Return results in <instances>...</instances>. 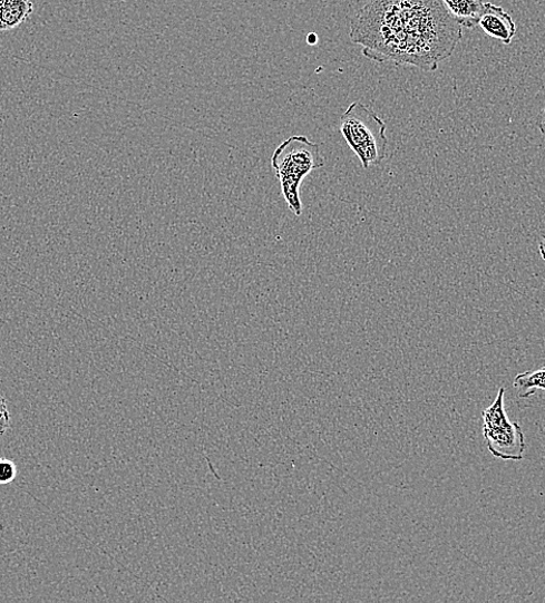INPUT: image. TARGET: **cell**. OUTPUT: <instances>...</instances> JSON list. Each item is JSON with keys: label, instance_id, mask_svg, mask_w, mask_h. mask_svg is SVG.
<instances>
[{"label": "cell", "instance_id": "2", "mask_svg": "<svg viewBox=\"0 0 545 603\" xmlns=\"http://www.w3.org/2000/svg\"><path fill=\"white\" fill-rule=\"evenodd\" d=\"M324 158L319 143L305 136H292L275 149L272 167L281 185L286 205L296 215L303 213L300 187L312 171L322 168Z\"/></svg>", "mask_w": 545, "mask_h": 603}, {"label": "cell", "instance_id": "10", "mask_svg": "<svg viewBox=\"0 0 545 603\" xmlns=\"http://www.w3.org/2000/svg\"><path fill=\"white\" fill-rule=\"evenodd\" d=\"M11 427V414L8 406V400L0 395V438H2Z\"/></svg>", "mask_w": 545, "mask_h": 603}, {"label": "cell", "instance_id": "9", "mask_svg": "<svg viewBox=\"0 0 545 603\" xmlns=\"http://www.w3.org/2000/svg\"><path fill=\"white\" fill-rule=\"evenodd\" d=\"M17 475V465L11 459L0 457V484H11Z\"/></svg>", "mask_w": 545, "mask_h": 603}, {"label": "cell", "instance_id": "12", "mask_svg": "<svg viewBox=\"0 0 545 603\" xmlns=\"http://www.w3.org/2000/svg\"><path fill=\"white\" fill-rule=\"evenodd\" d=\"M538 252L542 256V260L545 262V236H543L539 245H538Z\"/></svg>", "mask_w": 545, "mask_h": 603}, {"label": "cell", "instance_id": "1", "mask_svg": "<svg viewBox=\"0 0 545 603\" xmlns=\"http://www.w3.org/2000/svg\"><path fill=\"white\" fill-rule=\"evenodd\" d=\"M463 36L442 0H367L350 33L367 59L428 72L438 70Z\"/></svg>", "mask_w": 545, "mask_h": 603}, {"label": "cell", "instance_id": "8", "mask_svg": "<svg viewBox=\"0 0 545 603\" xmlns=\"http://www.w3.org/2000/svg\"><path fill=\"white\" fill-rule=\"evenodd\" d=\"M513 387L518 390V396L523 399L529 398L537 390L545 391V367L520 372L515 377Z\"/></svg>", "mask_w": 545, "mask_h": 603}, {"label": "cell", "instance_id": "4", "mask_svg": "<svg viewBox=\"0 0 545 603\" xmlns=\"http://www.w3.org/2000/svg\"><path fill=\"white\" fill-rule=\"evenodd\" d=\"M505 388H500L494 405L483 412V436L487 449L504 461H523L527 449L519 422L510 421L505 409Z\"/></svg>", "mask_w": 545, "mask_h": 603}, {"label": "cell", "instance_id": "7", "mask_svg": "<svg viewBox=\"0 0 545 603\" xmlns=\"http://www.w3.org/2000/svg\"><path fill=\"white\" fill-rule=\"evenodd\" d=\"M450 16L463 27L473 30L485 9L484 0H442Z\"/></svg>", "mask_w": 545, "mask_h": 603}, {"label": "cell", "instance_id": "13", "mask_svg": "<svg viewBox=\"0 0 545 603\" xmlns=\"http://www.w3.org/2000/svg\"><path fill=\"white\" fill-rule=\"evenodd\" d=\"M318 40H319L318 36H315V35H309L308 39H306L308 43H310V45L318 43Z\"/></svg>", "mask_w": 545, "mask_h": 603}, {"label": "cell", "instance_id": "6", "mask_svg": "<svg viewBox=\"0 0 545 603\" xmlns=\"http://www.w3.org/2000/svg\"><path fill=\"white\" fill-rule=\"evenodd\" d=\"M35 12L32 0H0V32L14 30Z\"/></svg>", "mask_w": 545, "mask_h": 603}, {"label": "cell", "instance_id": "5", "mask_svg": "<svg viewBox=\"0 0 545 603\" xmlns=\"http://www.w3.org/2000/svg\"><path fill=\"white\" fill-rule=\"evenodd\" d=\"M478 25L487 37L499 40L504 45L512 43L516 35L514 19L500 7L486 3Z\"/></svg>", "mask_w": 545, "mask_h": 603}, {"label": "cell", "instance_id": "11", "mask_svg": "<svg viewBox=\"0 0 545 603\" xmlns=\"http://www.w3.org/2000/svg\"><path fill=\"white\" fill-rule=\"evenodd\" d=\"M536 126L541 134L545 136V106L538 114Z\"/></svg>", "mask_w": 545, "mask_h": 603}, {"label": "cell", "instance_id": "3", "mask_svg": "<svg viewBox=\"0 0 545 603\" xmlns=\"http://www.w3.org/2000/svg\"><path fill=\"white\" fill-rule=\"evenodd\" d=\"M387 125L376 111L353 103L340 118V133L363 168L379 166L387 157Z\"/></svg>", "mask_w": 545, "mask_h": 603}]
</instances>
